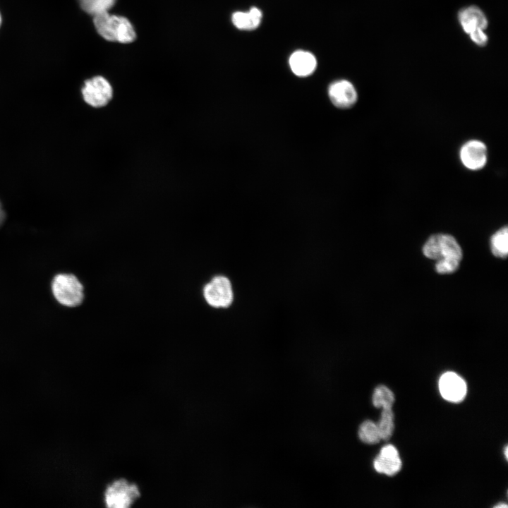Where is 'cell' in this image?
<instances>
[{
	"instance_id": "9a60e30c",
	"label": "cell",
	"mask_w": 508,
	"mask_h": 508,
	"mask_svg": "<svg viewBox=\"0 0 508 508\" xmlns=\"http://www.w3.org/2000/svg\"><path fill=\"white\" fill-rule=\"evenodd\" d=\"M376 424L381 440H389L394 429V413L392 409H383L380 418Z\"/></svg>"
},
{
	"instance_id": "4fadbf2b",
	"label": "cell",
	"mask_w": 508,
	"mask_h": 508,
	"mask_svg": "<svg viewBox=\"0 0 508 508\" xmlns=\"http://www.w3.org/2000/svg\"><path fill=\"white\" fill-rule=\"evenodd\" d=\"M262 19V12L256 7H253L248 12L236 11L232 14L231 20L236 28L243 30L257 28Z\"/></svg>"
},
{
	"instance_id": "2e32d148",
	"label": "cell",
	"mask_w": 508,
	"mask_h": 508,
	"mask_svg": "<svg viewBox=\"0 0 508 508\" xmlns=\"http://www.w3.org/2000/svg\"><path fill=\"white\" fill-rule=\"evenodd\" d=\"M394 402L393 392L384 385L377 387L373 394V404L376 408L392 409Z\"/></svg>"
},
{
	"instance_id": "5bb4252c",
	"label": "cell",
	"mask_w": 508,
	"mask_h": 508,
	"mask_svg": "<svg viewBox=\"0 0 508 508\" xmlns=\"http://www.w3.org/2000/svg\"><path fill=\"white\" fill-rule=\"evenodd\" d=\"M491 250L494 255L506 258L508 253V230L504 226L497 231L491 237Z\"/></svg>"
},
{
	"instance_id": "603a6c76",
	"label": "cell",
	"mask_w": 508,
	"mask_h": 508,
	"mask_svg": "<svg viewBox=\"0 0 508 508\" xmlns=\"http://www.w3.org/2000/svg\"><path fill=\"white\" fill-rule=\"evenodd\" d=\"M1 14H0V26H1Z\"/></svg>"
},
{
	"instance_id": "277c9868",
	"label": "cell",
	"mask_w": 508,
	"mask_h": 508,
	"mask_svg": "<svg viewBox=\"0 0 508 508\" xmlns=\"http://www.w3.org/2000/svg\"><path fill=\"white\" fill-rule=\"evenodd\" d=\"M202 296L205 303L215 309H225L234 301V290L231 280L219 274L212 277L202 287Z\"/></svg>"
},
{
	"instance_id": "30bf717a",
	"label": "cell",
	"mask_w": 508,
	"mask_h": 508,
	"mask_svg": "<svg viewBox=\"0 0 508 508\" xmlns=\"http://www.w3.org/2000/svg\"><path fill=\"white\" fill-rule=\"evenodd\" d=\"M401 461L399 452L392 445L384 446L373 461L376 471L387 476H394L401 468Z\"/></svg>"
},
{
	"instance_id": "3957f363",
	"label": "cell",
	"mask_w": 508,
	"mask_h": 508,
	"mask_svg": "<svg viewBox=\"0 0 508 508\" xmlns=\"http://www.w3.org/2000/svg\"><path fill=\"white\" fill-rule=\"evenodd\" d=\"M52 290L56 301L67 307L80 306L85 298L83 285L72 274L56 275L52 283Z\"/></svg>"
},
{
	"instance_id": "7c38bea8",
	"label": "cell",
	"mask_w": 508,
	"mask_h": 508,
	"mask_svg": "<svg viewBox=\"0 0 508 508\" xmlns=\"http://www.w3.org/2000/svg\"><path fill=\"white\" fill-rule=\"evenodd\" d=\"M289 66L295 75L305 77L310 75L315 70L317 61L310 52L298 50L291 55Z\"/></svg>"
},
{
	"instance_id": "ffe728a7",
	"label": "cell",
	"mask_w": 508,
	"mask_h": 508,
	"mask_svg": "<svg viewBox=\"0 0 508 508\" xmlns=\"http://www.w3.org/2000/svg\"><path fill=\"white\" fill-rule=\"evenodd\" d=\"M4 219H5V213L3 210V208H2L1 202H0V226L4 222Z\"/></svg>"
},
{
	"instance_id": "5b68a950",
	"label": "cell",
	"mask_w": 508,
	"mask_h": 508,
	"mask_svg": "<svg viewBox=\"0 0 508 508\" xmlns=\"http://www.w3.org/2000/svg\"><path fill=\"white\" fill-rule=\"evenodd\" d=\"M138 487L126 479L109 484L104 492V502L109 508H128L140 497Z\"/></svg>"
},
{
	"instance_id": "44dd1931",
	"label": "cell",
	"mask_w": 508,
	"mask_h": 508,
	"mask_svg": "<svg viewBox=\"0 0 508 508\" xmlns=\"http://www.w3.org/2000/svg\"><path fill=\"white\" fill-rule=\"evenodd\" d=\"M495 507H496V508H498V507H507V504H498V505L495 506Z\"/></svg>"
},
{
	"instance_id": "8992f818",
	"label": "cell",
	"mask_w": 508,
	"mask_h": 508,
	"mask_svg": "<svg viewBox=\"0 0 508 508\" xmlns=\"http://www.w3.org/2000/svg\"><path fill=\"white\" fill-rule=\"evenodd\" d=\"M82 95L87 104L100 108L106 106L112 99L113 89L107 79L96 76L85 82Z\"/></svg>"
},
{
	"instance_id": "9c48e42d",
	"label": "cell",
	"mask_w": 508,
	"mask_h": 508,
	"mask_svg": "<svg viewBox=\"0 0 508 508\" xmlns=\"http://www.w3.org/2000/svg\"><path fill=\"white\" fill-rule=\"evenodd\" d=\"M328 94L332 104L341 109L353 107L358 98L355 87L346 80H337L332 83L329 87Z\"/></svg>"
},
{
	"instance_id": "d6986e66",
	"label": "cell",
	"mask_w": 508,
	"mask_h": 508,
	"mask_svg": "<svg viewBox=\"0 0 508 508\" xmlns=\"http://www.w3.org/2000/svg\"><path fill=\"white\" fill-rule=\"evenodd\" d=\"M468 35L472 42L478 46H485L488 40L485 30L482 29L474 30L468 33Z\"/></svg>"
},
{
	"instance_id": "ba28073f",
	"label": "cell",
	"mask_w": 508,
	"mask_h": 508,
	"mask_svg": "<svg viewBox=\"0 0 508 508\" xmlns=\"http://www.w3.org/2000/svg\"><path fill=\"white\" fill-rule=\"evenodd\" d=\"M439 389L445 400L458 403L466 397L467 387L461 377L454 372H447L439 380Z\"/></svg>"
},
{
	"instance_id": "8fae6325",
	"label": "cell",
	"mask_w": 508,
	"mask_h": 508,
	"mask_svg": "<svg viewBox=\"0 0 508 508\" xmlns=\"http://www.w3.org/2000/svg\"><path fill=\"white\" fill-rule=\"evenodd\" d=\"M459 22L464 31L468 34L476 29L485 30L488 21L484 12L476 6L461 9L458 13Z\"/></svg>"
},
{
	"instance_id": "ac0fdd59",
	"label": "cell",
	"mask_w": 508,
	"mask_h": 508,
	"mask_svg": "<svg viewBox=\"0 0 508 508\" xmlns=\"http://www.w3.org/2000/svg\"><path fill=\"white\" fill-rule=\"evenodd\" d=\"M360 440L366 444H376L380 440L377 424L371 421H365L361 423L358 430Z\"/></svg>"
},
{
	"instance_id": "7a4b0ae2",
	"label": "cell",
	"mask_w": 508,
	"mask_h": 508,
	"mask_svg": "<svg viewBox=\"0 0 508 508\" xmlns=\"http://www.w3.org/2000/svg\"><path fill=\"white\" fill-rule=\"evenodd\" d=\"M93 22L97 32L106 40L129 43L135 38L133 27L124 17L104 12L94 16Z\"/></svg>"
},
{
	"instance_id": "6da1fadb",
	"label": "cell",
	"mask_w": 508,
	"mask_h": 508,
	"mask_svg": "<svg viewBox=\"0 0 508 508\" xmlns=\"http://www.w3.org/2000/svg\"><path fill=\"white\" fill-rule=\"evenodd\" d=\"M423 252L428 258L436 260V271L449 274L457 270L462 251L456 239L449 234L431 236L423 246Z\"/></svg>"
},
{
	"instance_id": "52a82bcc",
	"label": "cell",
	"mask_w": 508,
	"mask_h": 508,
	"mask_svg": "<svg viewBox=\"0 0 508 508\" xmlns=\"http://www.w3.org/2000/svg\"><path fill=\"white\" fill-rule=\"evenodd\" d=\"M459 158L462 164L472 171L483 169L488 161L486 145L479 140L466 141L460 148Z\"/></svg>"
},
{
	"instance_id": "e0dca14e",
	"label": "cell",
	"mask_w": 508,
	"mask_h": 508,
	"mask_svg": "<svg viewBox=\"0 0 508 508\" xmlns=\"http://www.w3.org/2000/svg\"><path fill=\"white\" fill-rule=\"evenodd\" d=\"M116 0H79L80 6L86 13L94 16L107 12Z\"/></svg>"
},
{
	"instance_id": "7402d4cb",
	"label": "cell",
	"mask_w": 508,
	"mask_h": 508,
	"mask_svg": "<svg viewBox=\"0 0 508 508\" xmlns=\"http://www.w3.org/2000/svg\"><path fill=\"white\" fill-rule=\"evenodd\" d=\"M504 454H505V458L507 459V456H507V447H505V449H504Z\"/></svg>"
}]
</instances>
